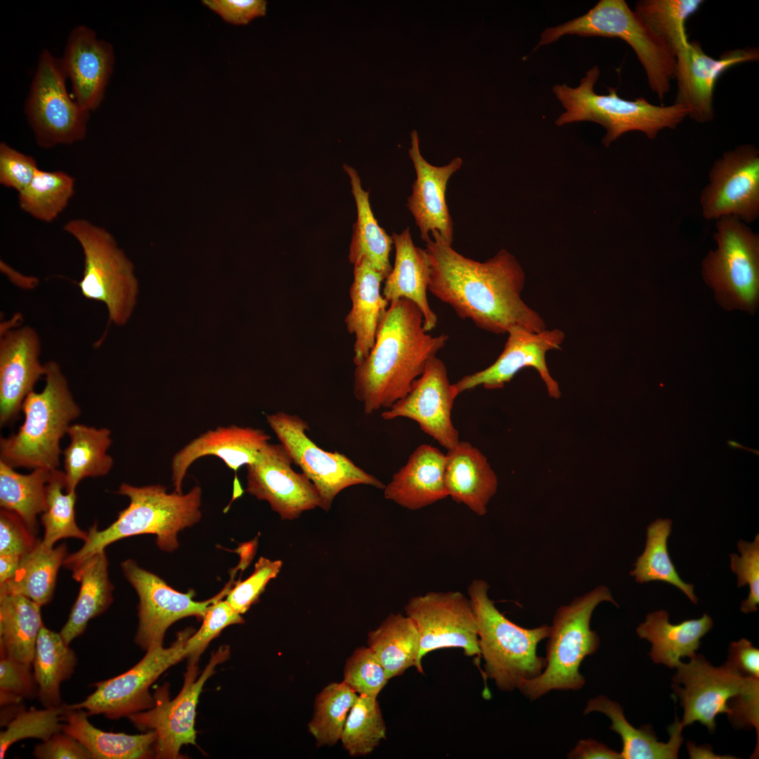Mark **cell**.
<instances>
[{
  "mask_svg": "<svg viewBox=\"0 0 759 759\" xmlns=\"http://www.w3.org/2000/svg\"><path fill=\"white\" fill-rule=\"evenodd\" d=\"M121 568L138 597V625L135 642L145 651L162 646L167 630L176 621L188 616L202 618L209 606L227 595L232 588V582L229 581L214 597L197 602L193 600V590L186 593L175 590L131 559L122 562Z\"/></svg>",
  "mask_w": 759,
  "mask_h": 759,
  "instance_id": "cell-16",
  "label": "cell"
},
{
  "mask_svg": "<svg viewBox=\"0 0 759 759\" xmlns=\"http://www.w3.org/2000/svg\"><path fill=\"white\" fill-rule=\"evenodd\" d=\"M717 247L703 263L706 280L729 306L755 309L759 292V235L739 219L717 220Z\"/></svg>",
  "mask_w": 759,
  "mask_h": 759,
  "instance_id": "cell-11",
  "label": "cell"
},
{
  "mask_svg": "<svg viewBox=\"0 0 759 759\" xmlns=\"http://www.w3.org/2000/svg\"><path fill=\"white\" fill-rule=\"evenodd\" d=\"M687 748L690 758H712V759H729L736 758L731 755H715L712 750V747L710 745H702L699 746H695V744L691 741H687Z\"/></svg>",
  "mask_w": 759,
  "mask_h": 759,
  "instance_id": "cell-62",
  "label": "cell"
},
{
  "mask_svg": "<svg viewBox=\"0 0 759 759\" xmlns=\"http://www.w3.org/2000/svg\"><path fill=\"white\" fill-rule=\"evenodd\" d=\"M191 628L180 632L169 647H153L127 671L92 685L94 691L81 702L67 705L80 708L89 715H104L119 719L152 708L154 696L149 692L152 684L169 668L185 658L184 645L193 633Z\"/></svg>",
  "mask_w": 759,
  "mask_h": 759,
  "instance_id": "cell-14",
  "label": "cell"
},
{
  "mask_svg": "<svg viewBox=\"0 0 759 759\" xmlns=\"http://www.w3.org/2000/svg\"><path fill=\"white\" fill-rule=\"evenodd\" d=\"M444 484L453 501L484 516L498 481L486 457L470 443L460 441L446 454Z\"/></svg>",
  "mask_w": 759,
  "mask_h": 759,
  "instance_id": "cell-28",
  "label": "cell"
},
{
  "mask_svg": "<svg viewBox=\"0 0 759 759\" xmlns=\"http://www.w3.org/2000/svg\"><path fill=\"white\" fill-rule=\"evenodd\" d=\"M569 759H621L618 753L605 744L592 739H581L569 753Z\"/></svg>",
  "mask_w": 759,
  "mask_h": 759,
  "instance_id": "cell-60",
  "label": "cell"
},
{
  "mask_svg": "<svg viewBox=\"0 0 759 759\" xmlns=\"http://www.w3.org/2000/svg\"><path fill=\"white\" fill-rule=\"evenodd\" d=\"M37 540L22 519L15 512H0V555H23L30 552Z\"/></svg>",
  "mask_w": 759,
  "mask_h": 759,
  "instance_id": "cell-56",
  "label": "cell"
},
{
  "mask_svg": "<svg viewBox=\"0 0 759 759\" xmlns=\"http://www.w3.org/2000/svg\"><path fill=\"white\" fill-rule=\"evenodd\" d=\"M566 34L619 38L635 51L649 88L662 100L675 77L676 58L670 48L632 11L624 0H601L587 13L546 28L536 49Z\"/></svg>",
  "mask_w": 759,
  "mask_h": 759,
  "instance_id": "cell-8",
  "label": "cell"
},
{
  "mask_svg": "<svg viewBox=\"0 0 759 759\" xmlns=\"http://www.w3.org/2000/svg\"><path fill=\"white\" fill-rule=\"evenodd\" d=\"M67 557L65 543L48 548L37 540L34 547L22 556L14 576L0 584V596L22 595L41 606L47 604L53 597L59 569Z\"/></svg>",
  "mask_w": 759,
  "mask_h": 759,
  "instance_id": "cell-37",
  "label": "cell"
},
{
  "mask_svg": "<svg viewBox=\"0 0 759 759\" xmlns=\"http://www.w3.org/2000/svg\"><path fill=\"white\" fill-rule=\"evenodd\" d=\"M271 438L261 429L235 424L218 427L200 434L172 458L171 470L174 492L182 493V484L187 471L197 459L216 456L236 473L242 466L254 461Z\"/></svg>",
  "mask_w": 759,
  "mask_h": 759,
  "instance_id": "cell-26",
  "label": "cell"
},
{
  "mask_svg": "<svg viewBox=\"0 0 759 759\" xmlns=\"http://www.w3.org/2000/svg\"><path fill=\"white\" fill-rule=\"evenodd\" d=\"M60 60L71 82L73 98L89 112L97 110L114 70L112 44L98 38L93 29L79 25L67 36Z\"/></svg>",
  "mask_w": 759,
  "mask_h": 759,
  "instance_id": "cell-24",
  "label": "cell"
},
{
  "mask_svg": "<svg viewBox=\"0 0 759 759\" xmlns=\"http://www.w3.org/2000/svg\"><path fill=\"white\" fill-rule=\"evenodd\" d=\"M89 716L86 711L70 708L66 704L62 731L79 741L93 759H143L154 756L157 738L154 731L136 735L105 732L93 726Z\"/></svg>",
  "mask_w": 759,
  "mask_h": 759,
  "instance_id": "cell-33",
  "label": "cell"
},
{
  "mask_svg": "<svg viewBox=\"0 0 759 759\" xmlns=\"http://www.w3.org/2000/svg\"><path fill=\"white\" fill-rule=\"evenodd\" d=\"M728 719L735 729H752L757 732V747L753 756L758 755L759 678L747 677L741 692L729 703Z\"/></svg>",
  "mask_w": 759,
  "mask_h": 759,
  "instance_id": "cell-54",
  "label": "cell"
},
{
  "mask_svg": "<svg viewBox=\"0 0 759 759\" xmlns=\"http://www.w3.org/2000/svg\"><path fill=\"white\" fill-rule=\"evenodd\" d=\"M677 90L675 103L688 110V117L703 123L714 117L713 90L719 77L729 67L759 58L758 48L724 52L719 58L706 54L699 42L689 41L675 53Z\"/></svg>",
  "mask_w": 759,
  "mask_h": 759,
  "instance_id": "cell-22",
  "label": "cell"
},
{
  "mask_svg": "<svg viewBox=\"0 0 759 759\" xmlns=\"http://www.w3.org/2000/svg\"><path fill=\"white\" fill-rule=\"evenodd\" d=\"M603 602L618 606L609 588L599 585L557 609L547 637L545 668L536 677L521 681L517 687L526 697L534 701L552 690L583 688L585 678L579 668L600 644L597 632L590 629V619Z\"/></svg>",
  "mask_w": 759,
  "mask_h": 759,
  "instance_id": "cell-6",
  "label": "cell"
},
{
  "mask_svg": "<svg viewBox=\"0 0 759 759\" xmlns=\"http://www.w3.org/2000/svg\"><path fill=\"white\" fill-rule=\"evenodd\" d=\"M458 395L454 384L450 383L445 363L435 356L429 361L408 394L381 416L385 420L397 417L414 420L423 432L448 450L460 442L459 432L451 419Z\"/></svg>",
  "mask_w": 759,
  "mask_h": 759,
  "instance_id": "cell-20",
  "label": "cell"
},
{
  "mask_svg": "<svg viewBox=\"0 0 759 759\" xmlns=\"http://www.w3.org/2000/svg\"><path fill=\"white\" fill-rule=\"evenodd\" d=\"M52 471L36 468L26 474L0 460V506L17 514L35 536L37 517L46 509V484Z\"/></svg>",
  "mask_w": 759,
  "mask_h": 759,
  "instance_id": "cell-41",
  "label": "cell"
},
{
  "mask_svg": "<svg viewBox=\"0 0 759 759\" xmlns=\"http://www.w3.org/2000/svg\"><path fill=\"white\" fill-rule=\"evenodd\" d=\"M410 143L408 153L416 177L407 207L423 241L426 242L431 238L430 234L436 231L452 243L453 221L446 203V191L450 178L461 168L463 161L457 157L441 167L431 164L420 153L419 136L415 129L410 132Z\"/></svg>",
  "mask_w": 759,
  "mask_h": 759,
  "instance_id": "cell-25",
  "label": "cell"
},
{
  "mask_svg": "<svg viewBox=\"0 0 759 759\" xmlns=\"http://www.w3.org/2000/svg\"><path fill=\"white\" fill-rule=\"evenodd\" d=\"M39 168L32 156L0 143V183L16 190H23L32 181Z\"/></svg>",
  "mask_w": 759,
  "mask_h": 759,
  "instance_id": "cell-53",
  "label": "cell"
},
{
  "mask_svg": "<svg viewBox=\"0 0 759 759\" xmlns=\"http://www.w3.org/2000/svg\"><path fill=\"white\" fill-rule=\"evenodd\" d=\"M65 711L66 704L44 709H21L0 733V759L4 758L8 749L17 741L26 739L44 741L62 731Z\"/></svg>",
  "mask_w": 759,
  "mask_h": 759,
  "instance_id": "cell-48",
  "label": "cell"
},
{
  "mask_svg": "<svg viewBox=\"0 0 759 759\" xmlns=\"http://www.w3.org/2000/svg\"><path fill=\"white\" fill-rule=\"evenodd\" d=\"M63 229L80 245L84 271L78 287L82 296L105 305L110 323L124 324L135 304L137 283L131 263L105 228L73 219Z\"/></svg>",
  "mask_w": 759,
  "mask_h": 759,
  "instance_id": "cell-9",
  "label": "cell"
},
{
  "mask_svg": "<svg viewBox=\"0 0 759 759\" xmlns=\"http://www.w3.org/2000/svg\"><path fill=\"white\" fill-rule=\"evenodd\" d=\"M40 337L29 325L1 326L0 424H8L21 411L26 396L46 372L39 356Z\"/></svg>",
  "mask_w": 759,
  "mask_h": 759,
  "instance_id": "cell-23",
  "label": "cell"
},
{
  "mask_svg": "<svg viewBox=\"0 0 759 759\" xmlns=\"http://www.w3.org/2000/svg\"><path fill=\"white\" fill-rule=\"evenodd\" d=\"M283 562L259 557L253 573L245 580L238 581L228 593L226 601L238 614L247 612L256 603L268 583L279 573Z\"/></svg>",
  "mask_w": 759,
  "mask_h": 759,
  "instance_id": "cell-51",
  "label": "cell"
},
{
  "mask_svg": "<svg viewBox=\"0 0 759 759\" xmlns=\"http://www.w3.org/2000/svg\"><path fill=\"white\" fill-rule=\"evenodd\" d=\"M343 676V682L356 694L372 697H377L389 680L383 666L368 647L353 651L345 663Z\"/></svg>",
  "mask_w": 759,
  "mask_h": 759,
  "instance_id": "cell-49",
  "label": "cell"
},
{
  "mask_svg": "<svg viewBox=\"0 0 759 759\" xmlns=\"http://www.w3.org/2000/svg\"><path fill=\"white\" fill-rule=\"evenodd\" d=\"M395 262L385 279L383 297L390 303L407 299L419 308L427 332L437 324V316L429 306L427 292L429 283V259L424 249L415 245L409 228L400 233H393Z\"/></svg>",
  "mask_w": 759,
  "mask_h": 759,
  "instance_id": "cell-29",
  "label": "cell"
},
{
  "mask_svg": "<svg viewBox=\"0 0 759 759\" xmlns=\"http://www.w3.org/2000/svg\"><path fill=\"white\" fill-rule=\"evenodd\" d=\"M343 167L350 178L357 209L349 247V261L355 266L362 260L367 261L385 280L392 270L389 261L392 238L378 224L371 209L369 191L363 188L356 170L346 164Z\"/></svg>",
  "mask_w": 759,
  "mask_h": 759,
  "instance_id": "cell-35",
  "label": "cell"
},
{
  "mask_svg": "<svg viewBox=\"0 0 759 759\" xmlns=\"http://www.w3.org/2000/svg\"><path fill=\"white\" fill-rule=\"evenodd\" d=\"M599 75V69L595 65L578 86L570 87L564 83L552 87L566 110L556 120L557 125L583 121L598 123L606 129L602 143L609 146L630 131H639L649 139L655 138L660 131L674 129L688 117V110L681 105H655L644 98L626 100L619 97L613 87L608 88L607 95L597 94L594 86Z\"/></svg>",
  "mask_w": 759,
  "mask_h": 759,
  "instance_id": "cell-7",
  "label": "cell"
},
{
  "mask_svg": "<svg viewBox=\"0 0 759 759\" xmlns=\"http://www.w3.org/2000/svg\"><path fill=\"white\" fill-rule=\"evenodd\" d=\"M727 443H728V445H729V446H731V447H733V448H734H734H744V449H747V450H748V451H751V452H753V453H754L755 454H757V455H758V450H751V449H749V448H745V447H743V446H741V445H740L739 443H738L737 442H736V441H731V440H730V441H727Z\"/></svg>",
  "mask_w": 759,
  "mask_h": 759,
  "instance_id": "cell-63",
  "label": "cell"
},
{
  "mask_svg": "<svg viewBox=\"0 0 759 759\" xmlns=\"http://www.w3.org/2000/svg\"><path fill=\"white\" fill-rule=\"evenodd\" d=\"M202 2L225 21L234 25H247L266 13L267 1L264 0H204Z\"/></svg>",
  "mask_w": 759,
  "mask_h": 759,
  "instance_id": "cell-57",
  "label": "cell"
},
{
  "mask_svg": "<svg viewBox=\"0 0 759 759\" xmlns=\"http://www.w3.org/2000/svg\"><path fill=\"white\" fill-rule=\"evenodd\" d=\"M446 455L428 444L419 446L385 485L384 498L417 510L448 496L444 484Z\"/></svg>",
  "mask_w": 759,
  "mask_h": 759,
  "instance_id": "cell-27",
  "label": "cell"
},
{
  "mask_svg": "<svg viewBox=\"0 0 759 759\" xmlns=\"http://www.w3.org/2000/svg\"><path fill=\"white\" fill-rule=\"evenodd\" d=\"M349 294L351 308L345 318L349 333L355 335L353 361L363 362L372 349L379 323L389 306L381 293L383 276L367 261L353 266Z\"/></svg>",
  "mask_w": 759,
  "mask_h": 759,
  "instance_id": "cell-30",
  "label": "cell"
},
{
  "mask_svg": "<svg viewBox=\"0 0 759 759\" xmlns=\"http://www.w3.org/2000/svg\"><path fill=\"white\" fill-rule=\"evenodd\" d=\"M45 365L44 388L31 391L22 403L23 423L0 439V460L13 468L57 469L60 441L81 413L60 365L50 361Z\"/></svg>",
  "mask_w": 759,
  "mask_h": 759,
  "instance_id": "cell-4",
  "label": "cell"
},
{
  "mask_svg": "<svg viewBox=\"0 0 759 759\" xmlns=\"http://www.w3.org/2000/svg\"><path fill=\"white\" fill-rule=\"evenodd\" d=\"M737 547L741 556L729 554L731 569L737 573L738 587L749 586V595L740 610L745 614L755 612L759 604V535L753 542L739 540Z\"/></svg>",
  "mask_w": 759,
  "mask_h": 759,
  "instance_id": "cell-52",
  "label": "cell"
},
{
  "mask_svg": "<svg viewBox=\"0 0 759 759\" xmlns=\"http://www.w3.org/2000/svg\"><path fill=\"white\" fill-rule=\"evenodd\" d=\"M507 334L504 349L492 365L454 383L458 394L478 386L487 389H502L520 370L532 367L544 382L548 395L559 398L561 396L559 384L549 372L545 355L548 351L560 349L565 338L564 332L559 329H545L533 332L514 326Z\"/></svg>",
  "mask_w": 759,
  "mask_h": 759,
  "instance_id": "cell-21",
  "label": "cell"
},
{
  "mask_svg": "<svg viewBox=\"0 0 759 759\" xmlns=\"http://www.w3.org/2000/svg\"><path fill=\"white\" fill-rule=\"evenodd\" d=\"M68 446L63 450L65 491H76L87 477L108 474L113 459L107 453L112 444L111 431L83 424H72L67 432Z\"/></svg>",
  "mask_w": 759,
  "mask_h": 759,
  "instance_id": "cell-36",
  "label": "cell"
},
{
  "mask_svg": "<svg viewBox=\"0 0 759 759\" xmlns=\"http://www.w3.org/2000/svg\"><path fill=\"white\" fill-rule=\"evenodd\" d=\"M448 339L425 331L423 315L410 300L390 302L372 349L354 370L353 394L363 412L389 409L404 397Z\"/></svg>",
  "mask_w": 759,
  "mask_h": 759,
  "instance_id": "cell-2",
  "label": "cell"
},
{
  "mask_svg": "<svg viewBox=\"0 0 759 759\" xmlns=\"http://www.w3.org/2000/svg\"><path fill=\"white\" fill-rule=\"evenodd\" d=\"M77 657L60 632L43 625L39 631L32 662L38 696L44 706L61 705L60 685L74 672Z\"/></svg>",
  "mask_w": 759,
  "mask_h": 759,
  "instance_id": "cell-39",
  "label": "cell"
},
{
  "mask_svg": "<svg viewBox=\"0 0 759 759\" xmlns=\"http://www.w3.org/2000/svg\"><path fill=\"white\" fill-rule=\"evenodd\" d=\"M32 754L39 759H93L79 741L63 731L37 745Z\"/></svg>",
  "mask_w": 759,
  "mask_h": 759,
  "instance_id": "cell-58",
  "label": "cell"
},
{
  "mask_svg": "<svg viewBox=\"0 0 759 759\" xmlns=\"http://www.w3.org/2000/svg\"><path fill=\"white\" fill-rule=\"evenodd\" d=\"M599 712L611 721L610 729L622 740L621 759H676L683 741V727L676 717L668 727L670 739L659 741L651 725L634 727L625 718L622 706L604 695L590 699L583 711L584 715Z\"/></svg>",
  "mask_w": 759,
  "mask_h": 759,
  "instance_id": "cell-32",
  "label": "cell"
},
{
  "mask_svg": "<svg viewBox=\"0 0 759 759\" xmlns=\"http://www.w3.org/2000/svg\"><path fill=\"white\" fill-rule=\"evenodd\" d=\"M703 0H642L635 12L675 53L689 42L687 20L699 8Z\"/></svg>",
  "mask_w": 759,
  "mask_h": 759,
  "instance_id": "cell-45",
  "label": "cell"
},
{
  "mask_svg": "<svg viewBox=\"0 0 759 759\" xmlns=\"http://www.w3.org/2000/svg\"><path fill=\"white\" fill-rule=\"evenodd\" d=\"M32 664L11 658H0V692L15 694L22 699L38 696V685Z\"/></svg>",
  "mask_w": 759,
  "mask_h": 759,
  "instance_id": "cell-55",
  "label": "cell"
},
{
  "mask_svg": "<svg viewBox=\"0 0 759 759\" xmlns=\"http://www.w3.org/2000/svg\"><path fill=\"white\" fill-rule=\"evenodd\" d=\"M202 619L200 629L188 637L184 645L185 657L191 660L198 661L209 643L225 628L245 622L242 615L222 599L209 606Z\"/></svg>",
  "mask_w": 759,
  "mask_h": 759,
  "instance_id": "cell-50",
  "label": "cell"
},
{
  "mask_svg": "<svg viewBox=\"0 0 759 759\" xmlns=\"http://www.w3.org/2000/svg\"><path fill=\"white\" fill-rule=\"evenodd\" d=\"M703 217L731 216L745 223L759 216V152L745 144L727 151L713 164L700 195Z\"/></svg>",
  "mask_w": 759,
  "mask_h": 759,
  "instance_id": "cell-17",
  "label": "cell"
},
{
  "mask_svg": "<svg viewBox=\"0 0 759 759\" xmlns=\"http://www.w3.org/2000/svg\"><path fill=\"white\" fill-rule=\"evenodd\" d=\"M266 420L293 463L315 486L323 510L328 512L335 497L348 487L362 484L384 488L381 481L344 454L318 446L307 435L309 424L299 416L278 411L266 415Z\"/></svg>",
  "mask_w": 759,
  "mask_h": 759,
  "instance_id": "cell-12",
  "label": "cell"
},
{
  "mask_svg": "<svg viewBox=\"0 0 759 759\" xmlns=\"http://www.w3.org/2000/svg\"><path fill=\"white\" fill-rule=\"evenodd\" d=\"M425 243L429 264L428 290L462 319L494 334L514 326L545 329L541 316L521 299L525 274L516 258L502 249L486 261L467 258L438 232Z\"/></svg>",
  "mask_w": 759,
  "mask_h": 759,
  "instance_id": "cell-1",
  "label": "cell"
},
{
  "mask_svg": "<svg viewBox=\"0 0 759 759\" xmlns=\"http://www.w3.org/2000/svg\"><path fill=\"white\" fill-rule=\"evenodd\" d=\"M41 606L18 595L0 596V658L32 664L44 625Z\"/></svg>",
  "mask_w": 759,
  "mask_h": 759,
  "instance_id": "cell-38",
  "label": "cell"
},
{
  "mask_svg": "<svg viewBox=\"0 0 759 759\" xmlns=\"http://www.w3.org/2000/svg\"><path fill=\"white\" fill-rule=\"evenodd\" d=\"M726 663L742 676L759 678V649L745 638L730 643Z\"/></svg>",
  "mask_w": 759,
  "mask_h": 759,
  "instance_id": "cell-59",
  "label": "cell"
},
{
  "mask_svg": "<svg viewBox=\"0 0 759 759\" xmlns=\"http://www.w3.org/2000/svg\"><path fill=\"white\" fill-rule=\"evenodd\" d=\"M368 647L383 666L388 679L417 667L420 638L415 623L402 614H391L368 636Z\"/></svg>",
  "mask_w": 759,
  "mask_h": 759,
  "instance_id": "cell-40",
  "label": "cell"
},
{
  "mask_svg": "<svg viewBox=\"0 0 759 759\" xmlns=\"http://www.w3.org/2000/svg\"><path fill=\"white\" fill-rule=\"evenodd\" d=\"M19 554L0 555V584L11 578L17 571L21 557Z\"/></svg>",
  "mask_w": 759,
  "mask_h": 759,
  "instance_id": "cell-61",
  "label": "cell"
},
{
  "mask_svg": "<svg viewBox=\"0 0 759 759\" xmlns=\"http://www.w3.org/2000/svg\"><path fill=\"white\" fill-rule=\"evenodd\" d=\"M60 58L47 49L40 53L24 111L36 143L44 149L82 141L89 110L69 94Z\"/></svg>",
  "mask_w": 759,
  "mask_h": 759,
  "instance_id": "cell-10",
  "label": "cell"
},
{
  "mask_svg": "<svg viewBox=\"0 0 759 759\" xmlns=\"http://www.w3.org/2000/svg\"><path fill=\"white\" fill-rule=\"evenodd\" d=\"M229 654V647L221 646L212 654L198 678L197 661L190 659L183 686L174 699H169L165 685L155 692V704L152 708L128 717L138 729L155 732L154 756L156 758H179L183 745L196 744L195 720L199 696L216 666L226 661Z\"/></svg>",
  "mask_w": 759,
  "mask_h": 759,
  "instance_id": "cell-13",
  "label": "cell"
},
{
  "mask_svg": "<svg viewBox=\"0 0 759 759\" xmlns=\"http://www.w3.org/2000/svg\"><path fill=\"white\" fill-rule=\"evenodd\" d=\"M293 461L281 443H268L254 461L246 466V491L266 501L283 520H293L302 512L320 507V496L311 481L295 472Z\"/></svg>",
  "mask_w": 759,
  "mask_h": 759,
  "instance_id": "cell-18",
  "label": "cell"
},
{
  "mask_svg": "<svg viewBox=\"0 0 759 759\" xmlns=\"http://www.w3.org/2000/svg\"><path fill=\"white\" fill-rule=\"evenodd\" d=\"M358 696L343 681L327 685L316 696L308 730L317 746H331L340 741L348 714Z\"/></svg>",
  "mask_w": 759,
  "mask_h": 759,
  "instance_id": "cell-44",
  "label": "cell"
},
{
  "mask_svg": "<svg viewBox=\"0 0 759 759\" xmlns=\"http://www.w3.org/2000/svg\"><path fill=\"white\" fill-rule=\"evenodd\" d=\"M708 614L700 618L686 620L671 624L668 614L659 610L647 614L645 621L637 628V634L651 644L649 655L657 664L674 668L684 657L692 658L701 645V639L713 627Z\"/></svg>",
  "mask_w": 759,
  "mask_h": 759,
  "instance_id": "cell-31",
  "label": "cell"
},
{
  "mask_svg": "<svg viewBox=\"0 0 759 759\" xmlns=\"http://www.w3.org/2000/svg\"><path fill=\"white\" fill-rule=\"evenodd\" d=\"M489 585L475 579L467 588L477 626L480 656L484 661V675L500 690L512 691L520 682L538 676L545 666L538 656L540 642L548 637L550 626L522 628L507 618L489 598Z\"/></svg>",
  "mask_w": 759,
  "mask_h": 759,
  "instance_id": "cell-5",
  "label": "cell"
},
{
  "mask_svg": "<svg viewBox=\"0 0 759 759\" xmlns=\"http://www.w3.org/2000/svg\"><path fill=\"white\" fill-rule=\"evenodd\" d=\"M404 611L420 634L416 667L419 673H423V657L436 649L458 647L467 656H480L474 609L469 597L462 592L430 591L414 596L409 599Z\"/></svg>",
  "mask_w": 759,
  "mask_h": 759,
  "instance_id": "cell-15",
  "label": "cell"
},
{
  "mask_svg": "<svg viewBox=\"0 0 759 759\" xmlns=\"http://www.w3.org/2000/svg\"><path fill=\"white\" fill-rule=\"evenodd\" d=\"M65 474L58 469L53 470L46 484V509L41 514V521L44 528L42 544L48 548L62 538H87V532L80 529L75 519L74 506L76 491L66 492Z\"/></svg>",
  "mask_w": 759,
  "mask_h": 759,
  "instance_id": "cell-46",
  "label": "cell"
},
{
  "mask_svg": "<svg viewBox=\"0 0 759 759\" xmlns=\"http://www.w3.org/2000/svg\"><path fill=\"white\" fill-rule=\"evenodd\" d=\"M117 493L129 498V506L119 512L108 528L98 530L94 524L89 529L82 547L66 557L63 565L67 569L74 571L114 542L141 534L155 535L159 548L171 552L179 546V532L201 519L202 488L199 486L183 494L169 493L160 484L138 487L122 483Z\"/></svg>",
  "mask_w": 759,
  "mask_h": 759,
  "instance_id": "cell-3",
  "label": "cell"
},
{
  "mask_svg": "<svg viewBox=\"0 0 759 759\" xmlns=\"http://www.w3.org/2000/svg\"><path fill=\"white\" fill-rule=\"evenodd\" d=\"M74 179L65 171L39 169L31 183L18 193L19 207L34 219L51 222L74 194Z\"/></svg>",
  "mask_w": 759,
  "mask_h": 759,
  "instance_id": "cell-43",
  "label": "cell"
},
{
  "mask_svg": "<svg viewBox=\"0 0 759 759\" xmlns=\"http://www.w3.org/2000/svg\"><path fill=\"white\" fill-rule=\"evenodd\" d=\"M673 677L672 688L680 700L684 728L699 722L710 732L716 728L715 718L729 713V701L742 689L747 677L741 675L726 662L718 667L696 654L688 663H680Z\"/></svg>",
  "mask_w": 759,
  "mask_h": 759,
  "instance_id": "cell-19",
  "label": "cell"
},
{
  "mask_svg": "<svg viewBox=\"0 0 759 759\" xmlns=\"http://www.w3.org/2000/svg\"><path fill=\"white\" fill-rule=\"evenodd\" d=\"M80 583L78 596L60 634L66 644L84 633L89 621L103 614L113 601L114 586L108 576L105 551L94 554L72 571Z\"/></svg>",
  "mask_w": 759,
  "mask_h": 759,
  "instance_id": "cell-34",
  "label": "cell"
},
{
  "mask_svg": "<svg viewBox=\"0 0 759 759\" xmlns=\"http://www.w3.org/2000/svg\"><path fill=\"white\" fill-rule=\"evenodd\" d=\"M671 526L670 519H657L647 526L644 550L637 557L630 574L640 583L663 581L672 584L696 604L698 597L694 592V585L682 580L668 554L667 543Z\"/></svg>",
  "mask_w": 759,
  "mask_h": 759,
  "instance_id": "cell-42",
  "label": "cell"
},
{
  "mask_svg": "<svg viewBox=\"0 0 759 759\" xmlns=\"http://www.w3.org/2000/svg\"><path fill=\"white\" fill-rule=\"evenodd\" d=\"M387 727L377 697L358 695L352 706L340 741L352 757L371 753L386 738Z\"/></svg>",
  "mask_w": 759,
  "mask_h": 759,
  "instance_id": "cell-47",
  "label": "cell"
}]
</instances>
